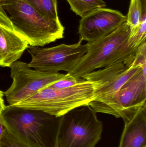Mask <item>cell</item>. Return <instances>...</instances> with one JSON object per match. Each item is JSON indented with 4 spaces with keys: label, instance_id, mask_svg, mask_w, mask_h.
Masks as SVG:
<instances>
[{
    "label": "cell",
    "instance_id": "6da1fadb",
    "mask_svg": "<svg viewBox=\"0 0 146 147\" xmlns=\"http://www.w3.org/2000/svg\"><path fill=\"white\" fill-rule=\"evenodd\" d=\"M0 118L7 130L28 147H58L62 116L9 105Z\"/></svg>",
    "mask_w": 146,
    "mask_h": 147
},
{
    "label": "cell",
    "instance_id": "7a4b0ae2",
    "mask_svg": "<svg viewBox=\"0 0 146 147\" xmlns=\"http://www.w3.org/2000/svg\"><path fill=\"white\" fill-rule=\"evenodd\" d=\"M0 9L31 46L43 47L64 38L60 20L44 17L25 0H0Z\"/></svg>",
    "mask_w": 146,
    "mask_h": 147
},
{
    "label": "cell",
    "instance_id": "3957f363",
    "mask_svg": "<svg viewBox=\"0 0 146 147\" xmlns=\"http://www.w3.org/2000/svg\"><path fill=\"white\" fill-rule=\"evenodd\" d=\"M131 29L126 21L109 35L88 43L87 52L68 73L76 78H83L97 69L128 62L139 48H132L129 45Z\"/></svg>",
    "mask_w": 146,
    "mask_h": 147
},
{
    "label": "cell",
    "instance_id": "277c9868",
    "mask_svg": "<svg viewBox=\"0 0 146 147\" xmlns=\"http://www.w3.org/2000/svg\"><path fill=\"white\" fill-rule=\"evenodd\" d=\"M99 83L85 80L73 86L58 89L46 87L13 105L37 110L57 117L89 104L95 98Z\"/></svg>",
    "mask_w": 146,
    "mask_h": 147
},
{
    "label": "cell",
    "instance_id": "5b68a950",
    "mask_svg": "<svg viewBox=\"0 0 146 147\" xmlns=\"http://www.w3.org/2000/svg\"><path fill=\"white\" fill-rule=\"evenodd\" d=\"M141 68L139 66L127 67L123 63L112 65L85 75L87 81H97L99 86L95 91V98L90 105L97 113H104L121 117L122 109L119 92L123 85Z\"/></svg>",
    "mask_w": 146,
    "mask_h": 147
},
{
    "label": "cell",
    "instance_id": "8992f818",
    "mask_svg": "<svg viewBox=\"0 0 146 147\" xmlns=\"http://www.w3.org/2000/svg\"><path fill=\"white\" fill-rule=\"evenodd\" d=\"M103 129L97 112L90 105L74 109L62 116L58 147H95Z\"/></svg>",
    "mask_w": 146,
    "mask_h": 147
},
{
    "label": "cell",
    "instance_id": "52a82bcc",
    "mask_svg": "<svg viewBox=\"0 0 146 147\" xmlns=\"http://www.w3.org/2000/svg\"><path fill=\"white\" fill-rule=\"evenodd\" d=\"M82 40L72 45L62 44L50 48L29 46L27 51L31 60L28 63L31 68L43 72L67 73L80 62L87 52L88 43L82 45Z\"/></svg>",
    "mask_w": 146,
    "mask_h": 147
},
{
    "label": "cell",
    "instance_id": "ba28073f",
    "mask_svg": "<svg viewBox=\"0 0 146 147\" xmlns=\"http://www.w3.org/2000/svg\"><path fill=\"white\" fill-rule=\"evenodd\" d=\"M9 68L13 83L3 92L9 105L22 102L65 76L59 72L49 73L33 70L28 64L21 61L14 62Z\"/></svg>",
    "mask_w": 146,
    "mask_h": 147
},
{
    "label": "cell",
    "instance_id": "9c48e42d",
    "mask_svg": "<svg viewBox=\"0 0 146 147\" xmlns=\"http://www.w3.org/2000/svg\"><path fill=\"white\" fill-rule=\"evenodd\" d=\"M127 20V16L117 10L105 7L95 9L80 20V40L94 42L113 32Z\"/></svg>",
    "mask_w": 146,
    "mask_h": 147
},
{
    "label": "cell",
    "instance_id": "30bf717a",
    "mask_svg": "<svg viewBox=\"0 0 146 147\" xmlns=\"http://www.w3.org/2000/svg\"><path fill=\"white\" fill-rule=\"evenodd\" d=\"M29 46L0 9V66L10 67Z\"/></svg>",
    "mask_w": 146,
    "mask_h": 147
},
{
    "label": "cell",
    "instance_id": "8fae6325",
    "mask_svg": "<svg viewBox=\"0 0 146 147\" xmlns=\"http://www.w3.org/2000/svg\"><path fill=\"white\" fill-rule=\"evenodd\" d=\"M123 120L131 118L146 105V72L141 68L123 85L119 92Z\"/></svg>",
    "mask_w": 146,
    "mask_h": 147
},
{
    "label": "cell",
    "instance_id": "7c38bea8",
    "mask_svg": "<svg viewBox=\"0 0 146 147\" xmlns=\"http://www.w3.org/2000/svg\"><path fill=\"white\" fill-rule=\"evenodd\" d=\"M123 121L125 126L119 147H146V105Z\"/></svg>",
    "mask_w": 146,
    "mask_h": 147
},
{
    "label": "cell",
    "instance_id": "4fadbf2b",
    "mask_svg": "<svg viewBox=\"0 0 146 147\" xmlns=\"http://www.w3.org/2000/svg\"><path fill=\"white\" fill-rule=\"evenodd\" d=\"M127 22L131 27L130 33L139 27L143 18L146 17V0H131Z\"/></svg>",
    "mask_w": 146,
    "mask_h": 147
},
{
    "label": "cell",
    "instance_id": "5bb4252c",
    "mask_svg": "<svg viewBox=\"0 0 146 147\" xmlns=\"http://www.w3.org/2000/svg\"><path fill=\"white\" fill-rule=\"evenodd\" d=\"M71 10L77 15L82 17L95 9L106 7L103 0H67Z\"/></svg>",
    "mask_w": 146,
    "mask_h": 147
},
{
    "label": "cell",
    "instance_id": "9a60e30c",
    "mask_svg": "<svg viewBox=\"0 0 146 147\" xmlns=\"http://www.w3.org/2000/svg\"><path fill=\"white\" fill-rule=\"evenodd\" d=\"M40 15L45 18L59 20L57 0H25Z\"/></svg>",
    "mask_w": 146,
    "mask_h": 147
},
{
    "label": "cell",
    "instance_id": "2e32d148",
    "mask_svg": "<svg viewBox=\"0 0 146 147\" xmlns=\"http://www.w3.org/2000/svg\"><path fill=\"white\" fill-rule=\"evenodd\" d=\"M146 17L143 18L138 28L130 34L128 39L129 45L132 48H138L146 40Z\"/></svg>",
    "mask_w": 146,
    "mask_h": 147
},
{
    "label": "cell",
    "instance_id": "e0dca14e",
    "mask_svg": "<svg viewBox=\"0 0 146 147\" xmlns=\"http://www.w3.org/2000/svg\"><path fill=\"white\" fill-rule=\"evenodd\" d=\"M139 66L144 72H146V41H144L139 47L136 54L129 63V67Z\"/></svg>",
    "mask_w": 146,
    "mask_h": 147
},
{
    "label": "cell",
    "instance_id": "ac0fdd59",
    "mask_svg": "<svg viewBox=\"0 0 146 147\" xmlns=\"http://www.w3.org/2000/svg\"><path fill=\"white\" fill-rule=\"evenodd\" d=\"M85 80L83 78H76L71 76L68 73L65 74V76L57 82L51 84L46 87L50 88L63 89L73 86L79 83L84 82Z\"/></svg>",
    "mask_w": 146,
    "mask_h": 147
},
{
    "label": "cell",
    "instance_id": "d6986e66",
    "mask_svg": "<svg viewBox=\"0 0 146 147\" xmlns=\"http://www.w3.org/2000/svg\"><path fill=\"white\" fill-rule=\"evenodd\" d=\"M1 147H28L15 139L4 127L1 140Z\"/></svg>",
    "mask_w": 146,
    "mask_h": 147
},
{
    "label": "cell",
    "instance_id": "ffe728a7",
    "mask_svg": "<svg viewBox=\"0 0 146 147\" xmlns=\"http://www.w3.org/2000/svg\"><path fill=\"white\" fill-rule=\"evenodd\" d=\"M3 96H4V94L3 92L0 90V116L6 107V105L4 104Z\"/></svg>",
    "mask_w": 146,
    "mask_h": 147
},
{
    "label": "cell",
    "instance_id": "44dd1931",
    "mask_svg": "<svg viewBox=\"0 0 146 147\" xmlns=\"http://www.w3.org/2000/svg\"><path fill=\"white\" fill-rule=\"evenodd\" d=\"M4 127L1 121L0 118V147H1V140L2 136L3 133L4 131Z\"/></svg>",
    "mask_w": 146,
    "mask_h": 147
}]
</instances>
